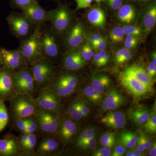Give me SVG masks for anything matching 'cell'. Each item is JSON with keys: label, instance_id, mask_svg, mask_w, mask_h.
<instances>
[{"label": "cell", "instance_id": "6da1fadb", "mask_svg": "<svg viewBox=\"0 0 156 156\" xmlns=\"http://www.w3.org/2000/svg\"><path fill=\"white\" fill-rule=\"evenodd\" d=\"M80 83V77L76 72L61 67L58 69L57 68L44 87L49 89L61 101L62 98L69 97L76 92Z\"/></svg>", "mask_w": 156, "mask_h": 156}, {"label": "cell", "instance_id": "7a4b0ae2", "mask_svg": "<svg viewBox=\"0 0 156 156\" xmlns=\"http://www.w3.org/2000/svg\"><path fill=\"white\" fill-rule=\"evenodd\" d=\"M9 102V120L11 125L16 120L33 116L39 108L34 97L26 94H17Z\"/></svg>", "mask_w": 156, "mask_h": 156}, {"label": "cell", "instance_id": "3957f363", "mask_svg": "<svg viewBox=\"0 0 156 156\" xmlns=\"http://www.w3.org/2000/svg\"><path fill=\"white\" fill-rule=\"evenodd\" d=\"M36 25L27 38L20 41L18 49L22 54L28 66L42 57L41 39L43 26Z\"/></svg>", "mask_w": 156, "mask_h": 156}, {"label": "cell", "instance_id": "277c9868", "mask_svg": "<svg viewBox=\"0 0 156 156\" xmlns=\"http://www.w3.org/2000/svg\"><path fill=\"white\" fill-rule=\"evenodd\" d=\"M48 22L56 37H61L73 24L72 12L66 6L48 11Z\"/></svg>", "mask_w": 156, "mask_h": 156}, {"label": "cell", "instance_id": "5b68a950", "mask_svg": "<svg viewBox=\"0 0 156 156\" xmlns=\"http://www.w3.org/2000/svg\"><path fill=\"white\" fill-rule=\"evenodd\" d=\"M13 87L17 94H26L35 97L38 87L29 66L23 68L11 74Z\"/></svg>", "mask_w": 156, "mask_h": 156}, {"label": "cell", "instance_id": "8992f818", "mask_svg": "<svg viewBox=\"0 0 156 156\" xmlns=\"http://www.w3.org/2000/svg\"><path fill=\"white\" fill-rule=\"evenodd\" d=\"M61 115L39 108L33 117L35 120L40 137L55 136Z\"/></svg>", "mask_w": 156, "mask_h": 156}, {"label": "cell", "instance_id": "52a82bcc", "mask_svg": "<svg viewBox=\"0 0 156 156\" xmlns=\"http://www.w3.org/2000/svg\"><path fill=\"white\" fill-rule=\"evenodd\" d=\"M29 66L39 89L44 87L48 84L57 68L53 62L43 57Z\"/></svg>", "mask_w": 156, "mask_h": 156}, {"label": "cell", "instance_id": "ba28073f", "mask_svg": "<svg viewBox=\"0 0 156 156\" xmlns=\"http://www.w3.org/2000/svg\"><path fill=\"white\" fill-rule=\"evenodd\" d=\"M7 20L11 33L20 41L27 38L36 26L27 19L22 13H11Z\"/></svg>", "mask_w": 156, "mask_h": 156}, {"label": "cell", "instance_id": "9c48e42d", "mask_svg": "<svg viewBox=\"0 0 156 156\" xmlns=\"http://www.w3.org/2000/svg\"><path fill=\"white\" fill-rule=\"evenodd\" d=\"M1 66L11 74L28 66L19 49L9 50L0 48Z\"/></svg>", "mask_w": 156, "mask_h": 156}, {"label": "cell", "instance_id": "30bf717a", "mask_svg": "<svg viewBox=\"0 0 156 156\" xmlns=\"http://www.w3.org/2000/svg\"><path fill=\"white\" fill-rule=\"evenodd\" d=\"M34 98L40 108L61 115L63 110L61 101L48 88L39 89Z\"/></svg>", "mask_w": 156, "mask_h": 156}, {"label": "cell", "instance_id": "8fae6325", "mask_svg": "<svg viewBox=\"0 0 156 156\" xmlns=\"http://www.w3.org/2000/svg\"><path fill=\"white\" fill-rule=\"evenodd\" d=\"M42 57L55 64L59 54L56 37L50 29L43 28L41 39Z\"/></svg>", "mask_w": 156, "mask_h": 156}, {"label": "cell", "instance_id": "7c38bea8", "mask_svg": "<svg viewBox=\"0 0 156 156\" xmlns=\"http://www.w3.org/2000/svg\"><path fill=\"white\" fill-rule=\"evenodd\" d=\"M63 36V45L66 51L77 49L85 41V29L83 24L80 21L73 23Z\"/></svg>", "mask_w": 156, "mask_h": 156}, {"label": "cell", "instance_id": "4fadbf2b", "mask_svg": "<svg viewBox=\"0 0 156 156\" xmlns=\"http://www.w3.org/2000/svg\"><path fill=\"white\" fill-rule=\"evenodd\" d=\"M76 121L73 120L66 115H61L59 124L55 136L62 144H69L73 141L78 131Z\"/></svg>", "mask_w": 156, "mask_h": 156}, {"label": "cell", "instance_id": "5bb4252c", "mask_svg": "<svg viewBox=\"0 0 156 156\" xmlns=\"http://www.w3.org/2000/svg\"><path fill=\"white\" fill-rule=\"evenodd\" d=\"M38 140L34 156H53L57 155L61 142L55 136H44Z\"/></svg>", "mask_w": 156, "mask_h": 156}, {"label": "cell", "instance_id": "9a60e30c", "mask_svg": "<svg viewBox=\"0 0 156 156\" xmlns=\"http://www.w3.org/2000/svg\"><path fill=\"white\" fill-rule=\"evenodd\" d=\"M119 80L123 87L136 97L146 95L151 89L131 74L125 71L120 73Z\"/></svg>", "mask_w": 156, "mask_h": 156}, {"label": "cell", "instance_id": "2e32d148", "mask_svg": "<svg viewBox=\"0 0 156 156\" xmlns=\"http://www.w3.org/2000/svg\"><path fill=\"white\" fill-rule=\"evenodd\" d=\"M22 14L34 25H43L48 22V11L40 5L37 1L21 9Z\"/></svg>", "mask_w": 156, "mask_h": 156}, {"label": "cell", "instance_id": "e0dca14e", "mask_svg": "<svg viewBox=\"0 0 156 156\" xmlns=\"http://www.w3.org/2000/svg\"><path fill=\"white\" fill-rule=\"evenodd\" d=\"M0 156H26L20 149L17 136L8 133L0 139Z\"/></svg>", "mask_w": 156, "mask_h": 156}, {"label": "cell", "instance_id": "ac0fdd59", "mask_svg": "<svg viewBox=\"0 0 156 156\" xmlns=\"http://www.w3.org/2000/svg\"><path fill=\"white\" fill-rule=\"evenodd\" d=\"M85 64L86 61L80 55L78 49H76L66 51L62 56L60 67L66 70L76 72L83 69Z\"/></svg>", "mask_w": 156, "mask_h": 156}, {"label": "cell", "instance_id": "d6986e66", "mask_svg": "<svg viewBox=\"0 0 156 156\" xmlns=\"http://www.w3.org/2000/svg\"><path fill=\"white\" fill-rule=\"evenodd\" d=\"M17 95L14 91L11 74L0 67V99L10 101Z\"/></svg>", "mask_w": 156, "mask_h": 156}, {"label": "cell", "instance_id": "ffe728a7", "mask_svg": "<svg viewBox=\"0 0 156 156\" xmlns=\"http://www.w3.org/2000/svg\"><path fill=\"white\" fill-rule=\"evenodd\" d=\"M101 123L112 128H122L126 124V118L123 112L119 111L108 114L101 119Z\"/></svg>", "mask_w": 156, "mask_h": 156}, {"label": "cell", "instance_id": "44dd1931", "mask_svg": "<svg viewBox=\"0 0 156 156\" xmlns=\"http://www.w3.org/2000/svg\"><path fill=\"white\" fill-rule=\"evenodd\" d=\"M124 71L130 74L150 89H151L153 85V79L147 73L145 70L141 66L133 65L126 68Z\"/></svg>", "mask_w": 156, "mask_h": 156}, {"label": "cell", "instance_id": "7402d4cb", "mask_svg": "<svg viewBox=\"0 0 156 156\" xmlns=\"http://www.w3.org/2000/svg\"><path fill=\"white\" fill-rule=\"evenodd\" d=\"M123 95L115 90L111 91L105 99L102 107L105 110H114L118 108L125 103Z\"/></svg>", "mask_w": 156, "mask_h": 156}, {"label": "cell", "instance_id": "603a6c76", "mask_svg": "<svg viewBox=\"0 0 156 156\" xmlns=\"http://www.w3.org/2000/svg\"><path fill=\"white\" fill-rule=\"evenodd\" d=\"M87 19L92 25L98 28H103L106 22L104 11L99 8H95L89 10L87 14Z\"/></svg>", "mask_w": 156, "mask_h": 156}, {"label": "cell", "instance_id": "cb8c5ba5", "mask_svg": "<svg viewBox=\"0 0 156 156\" xmlns=\"http://www.w3.org/2000/svg\"><path fill=\"white\" fill-rule=\"evenodd\" d=\"M136 10L130 4L122 5L118 10L117 17L120 22L130 24L134 21L136 17Z\"/></svg>", "mask_w": 156, "mask_h": 156}, {"label": "cell", "instance_id": "d4e9b609", "mask_svg": "<svg viewBox=\"0 0 156 156\" xmlns=\"http://www.w3.org/2000/svg\"><path fill=\"white\" fill-rule=\"evenodd\" d=\"M156 22V7L154 5L148 9L143 17L142 24L146 34L153 29Z\"/></svg>", "mask_w": 156, "mask_h": 156}, {"label": "cell", "instance_id": "484cf974", "mask_svg": "<svg viewBox=\"0 0 156 156\" xmlns=\"http://www.w3.org/2000/svg\"><path fill=\"white\" fill-rule=\"evenodd\" d=\"M110 83L109 77L104 74L95 75L92 77L91 81V86L101 93H104L106 91Z\"/></svg>", "mask_w": 156, "mask_h": 156}, {"label": "cell", "instance_id": "4316f807", "mask_svg": "<svg viewBox=\"0 0 156 156\" xmlns=\"http://www.w3.org/2000/svg\"><path fill=\"white\" fill-rule=\"evenodd\" d=\"M138 138L136 133L131 131H124L120 134L119 142L120 145L125 147L132 148L136 146Z\"/></svg>", "mask_w": 156, "mask_h": 156}, {"label": "cell", "instance_id": "83f0119b", "mask_svg": "<svg viewBox=\"0 0 156 156\" xmlns=\"http://www.w3.org/2000/svg\"><path fill=\"white\" fill-rule=\"evenodd\" d=\"M129 117L134 123L137 125H141L149 119L150 114L147 109L137 108L129 112Z\"/></svg>", "mask_w": 156, "mask_h": 156}, {"label": "cell", "instance_id": "f1b7e54d", "mask_svg": "<svg viewBox=\"0 0 156 156\" xmlns=\"http://www.w3.org/2000/svg\"><path fill=\"white\" fill-rule=\"evenodd\" d=\"M66 115L74 121H80L83 119L79 110L78 98L71 101L66 108Z\"/></svg>", "mask_w": 156, "mask_h": 156}, {"label": "cell", "instance_id": "f546056e", "mask_svg": "<svg viewBox=\"0 0 156 156\" xmlns=\"http://www.w3.org/2000/svg\"><path fill=\"white\" fill-rule=\"evenodd\" d=\"M40 135L37 134H28V139L22 151L26 156H34L36 148Z\"/></svg>", "mask_w": 156, "mask_h": 156}, {"label": "cell", "instance_id": "4dcf8cb0", "mask_svg": "<svg viewBox=\"0 0 156 156\" xmlns=\"http://www.w3.org/2000/svg\"><path fill=\"white\" fill-rule=\"evenodd\" d=\"M132 58L131 50L126 48L119 49L115 53L114 61L118 65H122L130 60Z\"/></svg>", "mask_w": 156, "mask_h": 156}, {"label": "cell", "instance_id": "1f68e13d", "mask_svg": "<svg viewBox=\"0 0 156 156\" xmlns=\"http://www.w3.org/2000/svg\"><path fill=\"white\" fill-rule=\"evenodd\" d=\"M9 112L5 103V101L0 99V132L2 131L9 124Z\"/></svg>", "mask_w": 156, "mask_h": 156}, {"label": "cell", "instance_id": "d6a6232c", "mask_svg": "<svg viewBox=\"0 0 156 156\" xmlns=\"http://www.w3.org/2000/svg\"><path fill=\"white\" fill-rule=\"evenodd\" d=\"M83 93L85 97L92 102H99L102 98L101 93L95 90L92 86H87L85 87Z\"/></svg>", "mask_w": 156, "mask_h": 156}, {"label": "cell", "instance_id": "836d02e7", "mask_svg": "<svg viewBox=\"0 0 156 156\" xmlns=\"http://www.w3.org/2000/svg\"><path fill=\"white\" fill-rule=\"evenodd\" d=\"M126 35L122 27L120 26L115 27L110 32V39L113 44H118L122 42L126 37Z\"/></svg>", "mask_w": 156, "mask_h": 156}, {"label": "cell", "instance_id": "e575fe53", "mask_svg": "<svg viewBox=\"0 0 156 156\" xmlns=\"http://www.w3.org/2000/svg\"><path fill=\"white\" fill-rule=\"evenodd\" d=\"M101 143L105 147L112 148L115 144V136L114 133L108 132L103 134L101 137Z\"/></svg>", "mask_w": 156, "mask_h": 156}, {"label": "cell", "instance_id": "d590c367", "mask_svg": "<svg viewBox=\"0 0 156 156\" xmlns=\"http://www.w3.org/2000/svg\"><path fill=\"white\" fill-rule=\"evenodd\" d=\"M122 29L126 35L133 36L137 37L142 35L143 32L140 27L136 26H124Z\"/></svg>", "mask_w": 156, "mask_h": 156}, {"label": "cell", "instance_id": "8d00e7d4", "mask_svg": "<svg viewBox=\"0 0 156 156\" xmlns=\"http://www.w3.org/2000/svg\"><path fill=\"white\" fill-rule=\"evenodd\" d=\"M28 117L23 118L16 120L11 125L12 128L14 131H18L20 133H25L27 129V123Z\"/></svg>", "mask_w": 156, "mask_h": 156}, {"label": "cell", "instance_id": "74e56055", "mask_svg": "<svg viewBox=\"0 0 156 156\" xmlns=\"http://www.w3.org/2000/svg\"><path fill=\"white\" fill-rule=\"evenodd\" d=\"M144 125L146 130L150 134H154L156 131V115L155 112L150 115Z\"/></svg>", "mask_w": 156, "mask_h": 156}, {"label": "cell", "instance_id": "f35d334b", "mask_svg": "<svg viewBox=\"0 0 156 156\" xmlns=\"http://www.w3.org/2000/svg\"><path fill=\"white\" fill-rule=\"evenodd\" d=\"M26 133L28 134H37L39 135L37 125L35 120L33 116L28 117L27 123V129Z\"/></svg>", "mask_w": 156, "mask_h": 156}, {"label": "cell", "instance_id": "ab89813d", "mask_svg": "<svg viewBox=\"0 0 156 156\" xmlns=\"http://www.w3.org/2000/svg\"><path fill=\"white\" fill-rule=\"evenodd\" d=\"M138 43V40L137 37L131 35H127L125 37V48L127 49H132L135 48Z\"/></svg>", "mask_w": 156, "mask_h": 156}, {"label": "cell", "instance_id": "60d3db41", "mask_svg": "<svg viewBox=\"0 0 156 156\" xmlns=\"http://www.w3.org/2000/svg\"><path fill=\"white\" fill-rule=\"evenodd\" d=\"M90 44L94 50L98 51L105 50L108 47V42L106 39L94 42Z\"/></svg>", "mask_w": 156, "mask_h": 156}, {"label": "cell", "instance_id": "b9f144b4", "mask_svg": "<svg viewBox=\"0 0 156 156\" xmlns=\"http://www.w3.org/2000/svg\"><path fill=\"white\" fill-rule=\"evenodd\" d=\"M78 98L79 100V110L83 118L87 117L89 112V108L88 105L85 101L80 97Z\"/></svg>", "mask_w": 156, "mask_h": 156}, {"label": "cell", "instance_id": "7bdbcfd3", "mask_svg": "<svg viewBox=\"0 0 156 156\" xmlns=\"http://www.w3.org/2000/svg\"><path fill=\"white\" fill-rule=\"evenodd\" d=\"M37 0H13L14 7L17 9H22Z\"/></svg>", "mask_w": 156, "mask_h": 156}, {"label": "cell", "instance_id": "ee69618b", "mask_svg": "<svg viewBox=\"0 0 156 156\" xmlns=\"http://www.w3.org/2000/svg\"><path fill=\"white\" fill-rule=\"evenodd\" d=\"M86 39L87 43L90 44L93 42L97 41L105 40L106 38L105 37L100 34L93 33L90 34L89 35L87 36Z\"/></svg>", "mask_w": 156, "mask_h": 156}, {"label": "cell", "instance_id": "f6af8a7d", "mask_svg": "<svg viewBox=\"0 0 156 156\" xmlns=\"http://www.w3.org/2000/svg\"><path fill=\"white\" fill-rule=\"evenodd\" d=\"M80 55L85 61H88L91 59L92 57L89 55L87 49V43L83 44L80 47L78 48Z\"/></svg>", "mask_w": 156, "mask_h": 156}, {"label": "cell", "instance_id": "bcb514c9", "mask_svg": "<svg viewBox=\"0 0 156 156\" xmlns=\"http://www.w3.org/2000/svg\"><path fill=\"white\" fill-rule=\"evenodd\" d=\"M96 140L94 137H92L91 139L85 142L79 148V149L85 150L90 149H94L96 146Z\"/></svg>", "mask_w": 156, "mask_h": 156}, {"label": "cell", "instance_id": "7dc6e473", "mask_svg": "<svg viewBox=\"0 0 156 156\" xmlns=\"http://www.w3.org/2000/svg\"><path fill=\"white\" fill-rule=\"evenodd\" d=\"M112 151L109 148L102 147L100 149L95 151L92 154V155L94 156H109L111 155Z\"/></svg>", "mask_w": 156, "mask_h": 156}, {"label": "cell", "instance_id": "c3c4849f", "mask_svg": "<svg viewBox=\"0 0 156 156\" xmlns=\"http://www.w3.org/2000/svg\"><path fill=\"white\" fill-rule=\"evenodd\" d=\"M108 5L112 10H118L122 5L123 0H107Z\"/></svg>", "mask_w": 156, "mask_h": 156}, {"label": "cell", "instance_id": "681fc988", "mask_svg": "<svg viewBox=\"0 0 156 156\" xmlns=\"http://www.w3.org/2000/svg\"><path fill=\"white\" fill-rule=\"evenodd\" d=\"M92 1L93 0H76V10L90 7Z\"/></svg>", "mask_w": 156, "mask_h": 156}, {"label": "cell", "instance_id": "f907efd6", "mask_svg": "<svg viewBox=\"0 0 156 156\" xmlns=\"http://www.w3.org/2000/svg\"><path fill=\"white\" fill-rule=\"evenodd\" d=\"M17 139H18V144H19L20 149L22 151L24 147V146L27 142V139H28V134L25 133H20L19 136H17Z\"/></svg>", "mask_w": 156, "mask_h": 156}, {"label": "cell", "instance_id": "816d5d0a", "mask_svg": "<svg viewBox=\"0 0 156 156\" xmlns=\"http://www.w3.org/2000/svg\"><path fill=\"white\" fill-rule=\"evenodd\" d=\"M86 136L85 139H84V141L80 145L77 147V148H79L82 144H83L85 142H87V141L91 139L92 137H94L95 135V129L93 127L86 128Z\"/></svg>", "mask_w": 156, "mask_h": 156}, {"label": "cell", "instance_id": "f5cc1de1", "mask_svg": "<svg viewBox=\"0 0 156 156\" xmlns=\"http://www.w3.org/2000/svg\"><path fill=\"white\" fill-rule=\"evenodd\" d=\"M146 72L152 79H153L156 75V65L153 62H150Z\"/></svg>", "mask_w": 156, "mask_h": 156}, {"label": "cell", "instance_id": "db71d44e", "mask_svg": "<svg viewBox=\"0 0 156 156\" xmlns=\"http://www.w3.org/2000/svg\"><path fill=\"white\" fill-rule=\"evenodd\" d=\"M98 55L103 62L104 65H106L108 63L110 58V54L107 51L105 50L98 51Z\"/></svg>", "mask_w": 156, "mask_h": 156}, {"label": "cell", "instance_id": "11a10c76", "mask_svg": "<svg viewBox=\"0 0 156 156\" xmlns=\"http://www.w3.org/2000/svg\"><path fill=\"white\" fill-rule=\"evenodd\" d=\"M126 152V149L125 147L121 145L117 146L115 148L112 154L111 155L112 156H121L125 154Z\"/></svg>", "mask_w": 156, "mask_h": 156}, {"label": "cell", "instance_id": "9f6ffc18", "mask_svg": "<svg viewBox=\"0 0 156 156\" xmlns=\"http://www.w3.org/2000/svg\"><path fill=\"white\" fill-rule=\"evenodd\" d=\"M139 137L140 138L145 150H147L150 148L152 145V143L148 139L147 137H146L144 135H141Z\"/></svg>", "mask_w": 156, "mask_h": 156}, {"label": "cell", "instance_id": "6f0895ef", "mask_svg": "<svg viewBox=\"0 0 156 156\" xmlns=\"http://www.w3.org/2000/svg\"><path fill=\"white\" fill-rule=\"evenodd\" d=\"M93 57V61H94V64L96 66L98 67H101V66H104V65L103 62L101 60L98 53H95Z\"/></svg>", "mask_w": 156, "mask_h": 156}, {"label": "cell", "instance_id": "680465c9", "mask_svg": "<svg viewBox=\"0 0 156 156\" xmlns=\"http://www.w3.org/2000/svg\"><path fill=\"white\" fill-rule=\"evenodd\" d=\"M136 144H137L136 149L141 152L144 151L145 150V149L144 148V146L143 144L141 142V140H140V138L139 137L138 138V140H137Z\"/></svg>", "mask_w": 156, "mask_h": 156}, {"label": "cell", "instance_id": "91938a15", "mask_svg": "<svg viewBox=\"0 0 156 156\" xmlns=\"http://www.w3.org/2000/svg\"><path fill=\"white\" fill-rule=\"evenodd\" d=\"M151 149L150 150L149 153L150 155L151 156H156V142H154L153 145L151 146Z\"/></svg>", "mask_w": 156, "mask_h": 156}, {"label": "cell", "instance_id": "94428289", "mask_svg": "<svg viewBox=\"0 0 156 156\" xmlns=\"http://www.w3.org/2000/svg\"><path fill=\"white\" fill-rule=\"evenodd\" d=\"M144 154H143L142 152L138 151V150H135L133 152V156H143Z\"/></svg>", "mask_w": 156, "mask_h": 156}, {"label": "cell", "instance_id": "6125c7cd", "mask_svg": "<svg viewBox=\"0 0 156 156\" xmlns=\"http://www.w3.org/2000/svg\"><path fill=\"white\" fill-rule=\"evenodd\" d=\"M151 57L152 62H153L154 64L156 65V53L155 51L152 53L151 55Z\"/></svg>", "mask_w": 156, "mask_h": 156}, {"label": "cell", "instance_id": "be15d7a7", "mask_svg": "<svg viewBox=\"0 0 156 156\" xmlns=\"http://www.w3.org/2000/svg\"><path fill=\"white\" fill-rule=\"evenodd\" d=\"M126 156H133V152L131 151L128 152V153L126 154Z\"/></svg>", "mask_w": 156, "mask_h": 156}, {"label": "cell", "instance_id": "e7e4bbea", "mask_svg": "<svg viewBox=\"0 0 156 156\" xmlns=\"http://www.w3.org/2000/svg\"><path fill=\"white\" fill-rule=\"evenodd\" d=\"M95 1L96 2L99 3L103 2V1H105V0H95Z\"/></svg>", "mask_w": 156, "mask_h": 156}, {"label": "cell", "instance_id": "03108f58", "mask_svg": "<svg viewBox=\"0 0 156 156\" xmlns=\"http://www.w3.org/2000/svg\"><path fill=\"white\" fill-rule=\"evenodd\" d=\"M140 2H149V1H151V0H138Z\"/></svg>", "mask_w": 156, "mask_h": 156}, {"label": "cell", "instance_id": "003e7915", "mask_svg": "<svg viewBox=\"0 0 156 156\" xmlns=\"http://www.w3.org/2000/svg\"><path fill=\"white\" fill-rule=\"evenodd\" d=\"M1 66V60H0V67Z\"/></svg>", "mask_w": 156, "mask_h": 156}]
</instances>
